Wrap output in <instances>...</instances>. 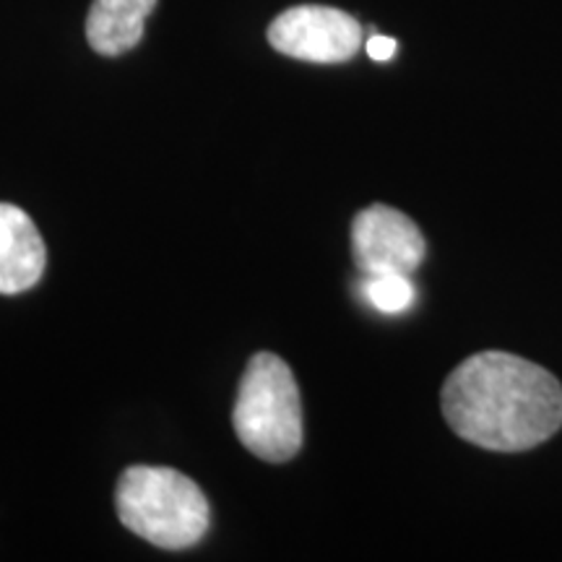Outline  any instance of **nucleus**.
<instances>
[{
    "mask_svg": "<svg viewBox=\"0 0 562 562\" xmlns=\"http://www.w3.org/2000/svg\"><path fill=\"white\" fill-rule=\"evenodd\" d=\"M47 250L24 209L0 203V294H21L42 279Z\"/></svg>",
    "mask_w": 562,
    "mask_h": 562,
    "instance_id": "6",
    "label": "nucleus"
},
{
    "mask_svg": "<svg viewBox=\"0 0 562 562\" xmlns=\"http://www.w3.org/2000/svg\"><path fill=\"white\" fill-rule=\"evenodd\" d=\"M368 55L372 60H378V63H385V60H391L393 55H396V40H391V37H383V34H372V37L368 40Z\"/></svg>",
    "mask_w": 562,
    "mask_h": 562,
    "instance_id": "9",
    "label": "nucleus"
},
{
    "mask_svg": "<svg viewBox=\"0 0 562 562\" xmlns=\"http://www.w3.org/2000/svg\"><path fill=\"white\" fill-rule=\"evenodd\" d=\"M362 294L375 311L389 315L409 311L414 302V286L406 273H375V277H364Z\"/></svg>",
    "mask_w": 562,
    "mask_h": 562,
    "instance_id": "8",
    "label": "nucleus"
},
{
    "mask_svg": "<svg viewBox=\"0 0 562 562\" xmlns=\"http://www.w3.org/2000/svg\"><path fill=\"white\" fill-rule=\"evenodd\" d=\"M115 508L125 529L161 550H188L209 531V503L201 487L167 467L125 469Z\"/></svg>",
    "mask_w": 562,
    "mask_h": 562,
    "instance_id": "2",
    "label": "nucleus"
},
{
    "mask_svg": "<svg viewBox=\"0 0 562 562\" xmlns=\"http://www.w3.org/2000/svg\"><path fill=\"white\" fill-rule=\"evenodd\" d=\"M237 440L258 459L284 463L302 446V398L290 364L258 351L245 368L232 412Z\"/></svg>",
    "mask_w": 562,
    "mask_h": 562,
    "instance_id": "3",
    "label": "nucleus"
},
{
    "mask_svg": "<svg viewBox=\"0 0 562 562\" xmlns=\"http://www.w3.org/2000/svg\"><path fill=\"white\" fill-rule=\"evenodd\" d=\"M271 47L305 63H347L362 47L360 21L328 5H294L269 26Z\"/></svg>",
    "mask_w": 562,
    "mask_h": 562,
    "instance_id": "4",
    "label": "nucleus"
},
{
    "mask_svg": "<svg viewBox=\"0 0 562 562\" xmlns=\"http://www.w3.org/2000/svg\"><path fill=\"white\" fill-rule=\"evenodd\" d=\"M157 0H94L87 19L91 50L115 58L133 50L144 37V21Z\"/></svg>",
    "mask_w": 562,
    "mask_h": 562,
    "instance_id": "7",
    "label": "nucleus"
},
{
    "mask_svg": "<svg viewBox=\"0 0 562 562\" xmlns=\"http://www.w3.org/2000/svg\"><path fill=\"white\" fill-rule=\"evenodd\" d=\"M351 252L362 277L375 273H406L417 271L425 261V237L417 224L398 209L375 206L360 211L351 222Z\"/></svg>",
    "mask_w": 562,
    "mask_h": 562,
    "instance_id": "5",
    "label": "nucleus"
},
{
    "mask_svg": "<svg viewBox=\"0 0 562 562\" xmlns=\"http://www.w3.org/2000/svg\"><path fill=\"white\" fill-rule=\"evenodd\" d=\"M442 417L484 451L518 453L562 427V385L550 370L508 351H480L442 385Z\"/></svg>",
    "mask_w": 562,
    "mask_h": 562,
    "instance_id": "1",
    "label": "nucleus"
}]
</instances>
